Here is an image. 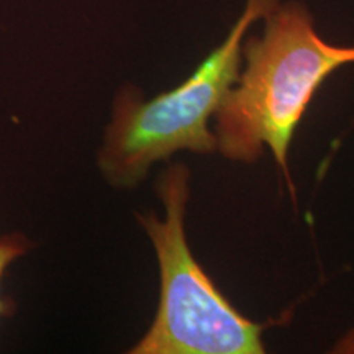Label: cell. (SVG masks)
Returning <instances> with one entry per match:
<instances>
[{
  "label": "cell",
  "instance_id": "obj_1",
  "mask_svg": "<svg viewBox=\"0 0 354 354\" xmlns=\"http://www.w3.org/2000/svg\"><path fill=\"white\" fill-rule=\"evenodd\" d=\"M348 64H354V46L325 41L302 2L279 3L266 15L263 33L243 43L240 77L214 117L216 153L254 165L268 149L297 201L292 138L325 79Z\"/></svg>",
  "mask_w": 354,
  "mask_h": 354
},
{
  "label": "cell",
  "instance_id": "obj_2",
  "mask_svg": "<svg viewBox=\"0 0 354 354\" xmlns=\"http://www.w3.org/2000/svg\"><path fill=\"white\" fill-rule=\"evenodd\" d=\"M281 2L246 0L227 38L171 91L148 99L140 88L127 86L115 95L95 158L100 177L110 187H138L154 165L177 153H216L210 122L240 77L246 35Z\"/></svg>",
  "mask_w": 354,
  "mask_h": 354
},
{
  "label": "cell",
  "instance_id": "obj_3",
  "mask_svg": "<svg viewBox=\"0 0 354 354\" xmlns=\"http://www.w3.org/2000/svg\"><path fill=\"white\" fill-rule=\"evenodd\" d=\"M190 169L169 162L156 180L165 215L136 214L159 268V302L151 325L130 354H263L264 323L243 315L196 259L185 216Z\"/></svg>",
  "mask_w": 354,
  "mask_h": 354
},
{
  "label": "cell",
  "instance_id": "obj_4",
  "mask_svg": "<svg viewBox=\"0 0 354 354\" xmlns=\"http://www.w3.org/2000/svg\"><path fill=\"white\" fill-rule=\"evenodd\" d=\"M32 250V241L21 233H7L0 236V320L8 315L10 312V305L3 297L2 282L3 277L8 271V268L13 263L24 258V256Z\"/></svg>",
  "mask_w": 354,
  "mask_h": 354
},
{
  "label": "cell",
  "instance_id": "obj_5",
  "mask_svg": "<svg viewBox=\"0 0 354 354\" xmlns=\"http://www.w3.org/2000/svg\"><path fill=\"white\" fill-rule=\"evenodd\" d=\"M331 353L338 354H354V328L348 331L343 338H339L335 343V346L331 348Z\"/></svg>",
  "mask_w": 354,
  "mask_h": 354
}]
</instances>
